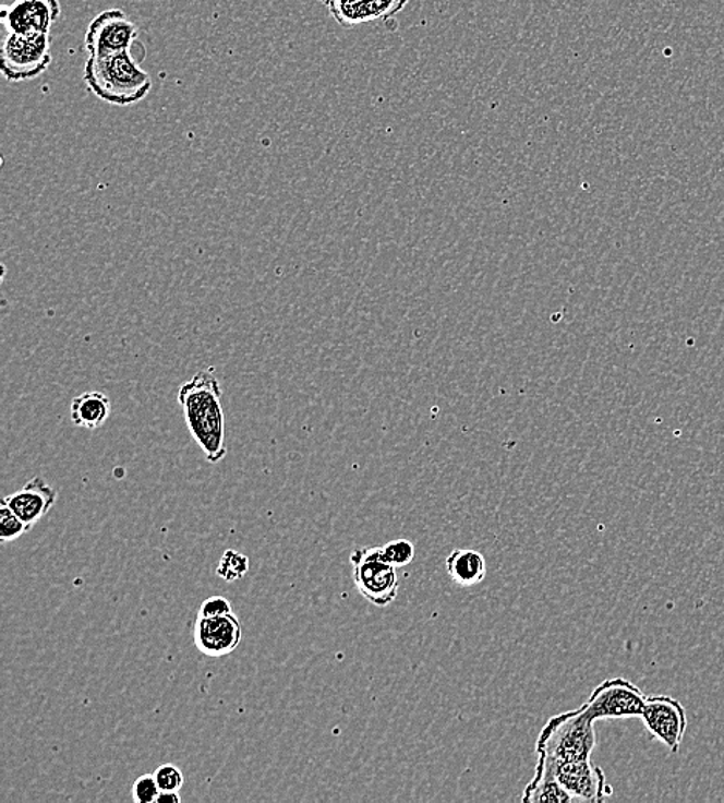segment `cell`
I'll return each mask as SVG.
<instances>
[{
    "label": "cell",
    "instance_id": "cell-1",
    "mask_svg": "<svg viewBox=\"0 0 724 803\" xmlns=\"http://www.w3.org/2000/svg\"><path fill=\"white\" fill-rule=\"evenodd\" d=\"M220 381L212 368L200 371L178 392L185 426L207 463L218 464L228 455L226 420Z\"/></svg>",
    "mask_w": 724,
    "mask_h": 803
},
{
    "label": "cell",
    "instance_id": "cell-2",
    "mask_svg": "<svg viewBox=\"0 0 724 803\" xmlns=\"http://www.w3.org/2000/svg\"><path fill=\"white\" fill-rule=\"evenodd\" d=\"M132 50L102 58L88 56L85 61V84L104 103L120 107L132 106L146 98L150 92V76L141 69Z\"/></svg>",
    "mask_w": 724,
    "mask_h": 803
},
{
    "label": "cell",
    "instance_id": "cell-3",
    "mask_svg": "<svg viewBox=\"0 0 724 803\" xmlns=\"http://www.w3.org/2000/svg\"><path fill=\"white\" fill-rule=\"evenodd\" d=\"M595 748V721L586 716L581 706L551 717L536 742L538 757L551 764L587 760Z\"/></svg>",
    "mask_w": 724,
    "mask_h": 803
},
{
    "label": "cell",
    "instance_id": "cell-4",
    "mask_svg": "<svg viewBox=\"0 0 724 803\" xmlns=\"http://www.w3.org/2000/svg\"><path fill=\"white\" fill-rule=\"evenodd\" d=\"M50 35L9 33L0 50V72L9 83L35 80L47 72L53 56Z\"/></svg>",
    "mask_w": 724,
    "mask_h": 803
},
{
    "label": "cell",
    "instance_id": "cell-5",
    "mask_svg": "<svg viewBox=\"0 0 724 803\" xmlns=\"http://www.w3.org/2000/svg\"><path fill=\"white\" fill-rule=\"evenodd\" d=\"M352 576L359 594L371 604L385 608L399 592L397 567L382 555V548H362L351 555Z\"/></svg>",
    "mask_w": 724,
    "mask_h": 803
},
{
    "label": "cell",
    "instance_id": "cell-6",
    "mask_svg": "<svg viewBox=\"0 0 724 803\" xmlns=\"http://www.w3.org/2000/svg\"><path fill=\"white\" fill-rule=\"evenodd\" d=\"M644 693L626 679H611L598 685L581 705L590 720L635 719L644 711Z\"/></svg>",
    "mask_w": 724,
    "mask_h": 803
},
{
    "label": "cell",
    "instance_id": "cell-7",
    "mask_svg": "<svg viewBox=\"0 0 724 803\" xmlns=\"http://www.w3.org/2000/svg\"><path fill=\"white\" fill-rule=\"evenodd\" d=\"M138 44V27L122 10H106L93 19L85 32V48L90 56L124 53Z\"/></svg>",
    "mask_w": 724,
    "mask_h": 803
},
{
    "label": "cell",
    "instance_id": "cell-8",
    "mask_svg": "<svg viewBox=\"0 0 724 803\" xmlns=\"http://www.w3.org/2000/svg\"><path fill=\"white\" fill-rule=\"evenodd\" d=\"M640 719L645 730L664 743L672 754L679 753V746L688 730V717L685 706L677 698L669 695L648 697Z\"/></svg>",
    "mask_w": 724,
    "mask_h": 803
},
{
    "label": "cell",
    "instance_id": "cell-9",
    "mask_svg": "<svg viewBox=\"0 0 724 803\" xmlns=\"http://www.w3.org/2000/svg\"><path fill=\"white\" fill-rule=\"evenodd\" d=\"M541 760H544L542 757ZM560 786L575 799V801L601 802L611 798L614 790L608 786L607 777L603 769L593 764L592 758L587 760L558 762L551 764L544 760Z\"/></svg>",
    "mask_w": 724,
    "mask_h": 803
},
{
    "label": "cell",
    "instance_id": "cell-10",
    "mask_svg": "<svg viewBox=\"0 0 724 803\" xmlns=\"http://www.w3.org/2000/svg\"><path fill=\"white\" fill-rule=\"evenodd\" d=\"M59 16V0H14L2 7L3 27L17 35H50Z\"/></svg>",
    "mask_w": 724,
    "mask_h": 803
},
{
    "label": "cell",
    "instance_id": "cell-11",
    "mask_svg": "<svg viewBox=\"0 0 724 803\" xmlns=\"http://www.w3.org/2000/svg\"><path fill=\"white\" fill-rule=\"evenodd\" d=\"M243 627L236 613L221 616H198L193 630L196 649L204 656L220 658L239 648Z\"/></svg>",
    "mask_w": 724,
    "mask_h": 803
},
{
    "label": "cell",
    "instance_id": "cell-12",
    "mask_svg": "<svg viewBox=\"0 0 724 803\" xmlns=\"http://www.w3.org/2000/svg\"><path fill=\"white\" fill-rule=\"evenodd\" d=\"M330 16L345 28L374 24L395 17L408 5V0H318Z\"/></svg>",
    "mask_w": 724,
    "mask_h": 803
},
{
    "label": "cell",
    "instance_id": "cell-13",
    "mask_svg": "<svg viewBox=\"0 0 724 803\" xmlns=\"http://www.w3.org/2000/svg\"><path fill=\"white\" fill-rule=\"evenodd\" d=\"M56 501L58 492L40 476L29 479L21 490L2 500L29 529L53 508Z\"/></svg>",
    "mask_w": 724,
    "mask_h": 803
},
{
    "label": "cell",
    "instance_id": "cell-14",
    "mask_svg": "<svg viewBox=\"0 0 724 803\" xmlns=\"http://www.w3.org/2000/svg\"><path fill=\"white\" fill-rule=\"evenodd\" d=\"M111 405L104 393L88 392L74 397L70 405V419L76 427L98 430L110 418Z\"/></svg>",
    "mask_w": 724,
    "mask_h": 803
},
{
    "label": "cell",
    "instance_id": "cell-15",
    "mask_svg": "<svg viewBox=\"0 0 724 803\" xmlns=\"http://www.w3.org/2000/svg\"><path fill=\"white\" fill-rule=\"evenodd\" d=\"M445 567L452 582L460 587L476 586L486 575L485 556L478 550H455L445 561Z\"/></svg>",
    "mask_w": 724,
    "mask_h": 803
},
{
    "label": "cell",
    "instance_id": "cell-16",
    "mask_svg": "<svg viewBox=\"0 0 724 803\" xmlns=\"http://www.w3.org/2000/svg\"><path fill=\"white\" fill-rule=\"evenodd\" d=\"M571 801H575V799L564 790L559 780L556 779L555 772L552 771V768L548 767L544 760L538 758L536 771H534L532 782H530L529 786H527L526 791H523L522 802L564 803Z\"/></svg>",
    "mask_w": 724,
    "mask_h": 803
},
{
    "label": "cell",
    "instance_id": "cell-17",
    "mask_svg": "<svg viewBox=\"0 0 724 803\" xmlns=\"http://www.w3.org/2000/svg\"><path fill=\"white\" fill-rule=\"evenodd\" d=\"M249 566H251V563H249V558L244 553L229 549L220 558L217 575L226 583L240 582L248 574Z\"/></svg>",
    "mask_w": 724,
    "mask_h": 803
},
{
    "label": "cell",
    "instance_id": "cell-18",
    "mask_svg": "<svg viewBox=\"0 0 724 803\" xmlns=\"http://www.w3.org/2000/svg\"><path fill=\"white\" fill-rule=\"evenodd\" d=\"M381 548L385 560L397 568L413 563L415 549L413 542L408 541V539H395V541L386 542Z\"/></svg>",
    "mask_w": 724,
    "mask_h": 803
},
{
    "label": "cell",
    "instance_id": "cell-19",
    "mask_svg": "<svg viewBox=\"0 0 724 803\" xmlns=\"http://www.w3.org/2000/svg\"><path fill=\"white\" fill-rule=\"evenodd\" d=\"M29 527L24 523L16 513L11 511L9 505L3 504L0 507V541L3 544L7 542L16 541L22 535L27 534Z\"/></svg>",
    "mask_w": 724,
    "mask_h": 803
},
{
    "label": "cell",
    "instance_id": "cell-20",
    "mask_svg": "<svg viewBox=\"0 0 724 803\" xmlns=\"http://www.w3.org/2000/svg\"><path fill=\"white\" fill-rule=\"evenodd\" d=\"M161 791H180L184 786V775L177 765L165 764L154 772Z\"/></svg>",
    "mask_w": 724,
    "mask_h": 803
},
{
    "label": "cell",
    "instance_id": "cell-21",
    "mask_svg": "<svg viewBox=\"0 0 724 803\" xmlns=\"http://www.w3.org/2000/svg\"><path fill=\"white\" fill-rule=\"evenodd\" d=\"M161 793L154 775L138 777L132 787V798L136 803H156Z\"/></svg>",
    "mask_w": 724,
    "mask_h": 803
},
{
    "label": "cell",
    "instance_id": "cell-22",
    "mask_svg": "<svg viewBox=\"0 0 724 803\" xmlns=\"http://www.w3.org/2000/svg\"><path fill=\"white\" fill-rule=\"evenodd\" d=\"M232 612V604L225 597H210L203 602L198 616H221Z\"/></svg>",
    "mask_w": 724,
    "mask_h": 803
},
{
    "label": "cell",
    "instance_id": "cell-23",
    "mask_svg": "<svg viewBox=\"0 0 724 803\" xmlns=\"http://www.w3.org/2000/svg\"><path fill=\"white\" fill-rule=\"evenodd\" d=\"M180 791H161L156 803H180Z\"/></svg>",
    "mask_w": 724,
    "mask_h": 803
}]
</instances>
